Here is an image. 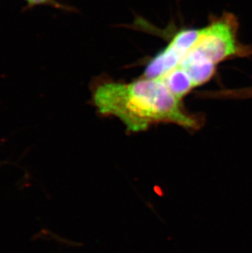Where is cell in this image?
I'll use <instances>...</instances> for the list:
<instances>
[{
    "mask_svg": "<svg viewBox=\"0 0 252 253\" xmlns=\"http://www.w3.org/2000/svg\"><path fill=\"white\" fill-rule=\"evenodd\" d=\"M92 102L102 116L117 117L127 131H144L157 123H171L188 129L200 127V120L183 108L161 78L140 77L128 83L95 80Z\"/></svg>",
    "mask_w": 252,
    "mask_h": 253,
    "instance_id": "6da1fadb",
    "label": "cell"
},
{
    "mask_svg": "<svg viewBox=\"0 0 252 253\" xmlns=\"http://www.w3.org/2000/svg\"><path fill=\"white\" fill-rule=\"evenodd\" d=\"M238 31L239 22L233 13L213 18L182 62L196 75L211 79L220 62L252 55V46L239 41Z\"/></svg>",
    "mask_w": 252,
    "mask_h": 253,
    "instance_id": "7a4b0ae2",
    "label": "cell"
},
{
    "mask_svg": "<svg viewBox=\"0 0 252 253\" xmlns=\"http://www.w3.org/2000/svg\"><path fill=\"white\" fill-rule=\"evenodd\" d=\"M202 28L184 29L174 35L168 45L151 58L141 77L159 78L178 66L202 35Z\"/></svg>",
    "mask_w": 252,
    "mask_h": 253,
    "instance_id": "3957f363",
    "label": "cell"
},
{
    "mask_svg": "<svg viewBox=\"0 0 252 253\" xmlns=\"http://www.w3.org/2000/svg\"><path fill=\"white\" fill-rule=\"evenodd\" d=\"M220 97L230 98H252V87L237 89V90H228L220 93Z\"/></svg>",
    "mask_w": 252,
    "mask_h": 253,
    "instance_id": "277c9868",
    "label": "cell"
},
{
    "mask_svg": "<svg viewBox=\"0 0 252 253\" xmlns=\"http://www.w3.org/2000/svg\"><path fill=\"white\" fill-rule=\"evenodd\" d=\"M27 3V7H34L36 6H41V5H47V6H52L56 8H64L61 3L57 2L56 0H25Z\"/></svg>",
    "mask_w": 252,
    "mask_h": 253,
    "instance_id": "5b68a950",
    "label": "cell"
}]
</instances>
